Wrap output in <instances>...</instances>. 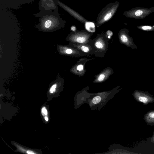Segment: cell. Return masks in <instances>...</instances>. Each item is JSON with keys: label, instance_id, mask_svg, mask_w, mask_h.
Listing matches in <instances>:
<instances>
[{"label": "cell", "instance_id": "cell-4", "mask_svg": "<svg viewBox=\"0 0 154 154\" xmlns=\"http://www.w3.org/2000/svg\"><path fill=\"white\" fill-rule=\"evenodd\" d=\"M154 11V7L147 8L135 7L125 11L123 15L126 17L136 19H143Z\"/></svg>", "mask_w": 154, "mask_h": 154}, {"label": "cell", "instance_id": "cell-7", "mask_svg": "<svg viewBox=\"0 0 154 154\" xmlns=\"http://www.w3.org/2000/svg\"><path fill=\"white\" fill-rule=\"evenodd\" d=\"M128 29H121L119 32V37L121 42L127 46L133 48H137V47L133 42L132 38L128 35Z\"/></svg>", "mask_w": 154, "mask_h": 154}, {"label": "cell", "instance_id": "cell-12", "mask_svg": "<svg viewBox=\"0 0 154 154\" xmlns=\"http://www.w3.org/2000/svg\"><path fill=\"white\" fill-rule=\"evenodd\" d=\"M84 24L85 29L89 32L93 33L95 32L96 24L93 22L87 20Z\"/></svg>", "mask_w": 154, "mask_h": 154}, {"label": "cell", "instance_id": "cell-17", "mask_svg": "<svg viewBox=\"0 0 154 154\" xmlns=\"http://www.w3.org/2000/svg\"><path fill=\"white\" fill-rule=\"evenodd\" d=\"M42 112L43 115H47V111L45 107L42 108Z\"/></svg>", "mask_w": 154, "mask_h": 154}, {"label": "cell", "instance_id": "cell-24", "mask_svg": "<svg viewBox=\"0 0 154 154\" xmlns=\"http://www.w3.org/2000/svg\"><path fill=\"white\" fill-rule=\"evenodd\" d=\"M71 29L72 31L75 32L76 30V28L75 27L72 26L71 28Z\"/></svg>", "mask_w": 154, "mask_h": 154}, {"label": "cell", "instance_id": "cell-18", "mask_svg": "<svg viewBox=\"0 0 154 154\" xmlns=\"http://www.w3.org/2000/svg\"><path fill=\"white\" fill-rule=\"evenodd\" d=\"M56 85L55 84L53 85L50 88V92L51 93H53L55 90L56 87Z\"/></svg>", "mask_w": 154, "mask_h": 154}, {"label": "cell", "instance_id": "cell-5", "mask_svg": "<svg viewBox=\"0 0 154 154\" xmlns=\"http://www.w3.org/2000/svg\"><path fill=\"white\" fill-rule=\"evenodd\" d=\"M134 99L139 103H142L144 105L154 102L153 95L147 91L135 90L132 93Z\"/></svg>", "mask_w": 154, "mask_h": 154}, {"label": "cell", "instance_id": "cell-3", "mask_svg": "<svg viewBox=\"0 0 154 154\" xmlns=\"http://www.w3.org/2000/svg\"><path fill=\"white\" fill-rule=\"evenodd\" d=\"M119 5L117 1L111 2L104 7L98 14L96 26L98 27L110 20L115 15Z\"/></svg>", "mask_w": 154, "mask_h": 154}, {"label": "cell", "instance_id": "cell-8", "mask_svg": "<svg viewBox=\"0 0 154 154\" xmlns=\"http://www.w3.org/2000/svg\"><path fill=\"white\" fill-rule=\"evenodd\" d=\"M38 4L40 10L58 11L57 5L54 0H40Z\"/></svg>", "mask_w": 154, "mask_h": 154}, {"label": "cell", "instance_id": "cell-22", "mask_svg": "<svg viewBox=\"0 0 154 154\" xmlns=\"http://www.w3.org/2000/svg\"><path fill=\"white\" fill-rule=\"evenodd\" d=\"M150 140L152 143H154V131L153 133V135L151 138Z\"/></svg>", "mask_w": 154, "mask_h": 154}, {"label": "cell", "instance_id": "cell-10", "mask_svg": "<svg viewBox=\"0 0 154 154\" xmlns=\"http://www.w3.org/2000/svg\"><path fill=\"white\" fill-rule=\"evenodd\" d=\"M91 34L86 31H75L72 34L75 41L79 43H84L85 42Z\"/></svg>", "mask_w": 154, "mask_h": 154}, {"label": "cell", "instance_id": "cell-13", "mask_svg": "<svg viewBox=\"0 0 154 154\" xmlns=\"http://www.w3.org/2000/svg\"><path fill=\"white\" fill-rule=\"evenodd\" d=\"M140 29L147 31H154V26L141 25L137 26Z\"/></svg>", "mask_w": 154, "mask_h": 154}, {"label": "cell", "instance_id": "cell-21", "mask_svg": "<svg viewBox=\"0 0 154 154\" xmlns=\"http://www.w3.org/2000/svg\"><path fill=\"white\" fill-rule=\"evenodd\" d=\"M107 34L108 36H112V32L110 30L108 31L107 32Z\"/></svg>", "mask_w": 154, "mask_h": 154}, {"label": "cell", "instance_id": "cell-16", "mask_svg": "<svg viewBox=\"0 0 154 154\" xmlns=\"http://www.w3.org/2000/svg\"><path fill=\"white\" fill-rule=\"evenodd\" d=\"M80 48L83 52L85 53H88L89 51V47L85 45H82L80 47Z\"/></svg>", "mask_w": 154, "mask_h": 154}, {"label": "cell", "instance_id": "cell-1", "mask_svg": "<svg viewBox=\"0 0 154 154\" xmlns=\"http://www.w3.org/2000/svg\"><path fill=\"white\" fill-rule=\"evenodd\" d=\"M116 88L112 90L96 93H89L82 91L78 92L74 98V108L77 109L84 103L89 104L91 110L102 108L107 102L112 99L120 90Z\"/></svg>", "mask_w": 154, "mask_h": 154}, {"label": "cell", "instance_id": "cell-25", "mask_svg": "<svg viewBox=\"0 0 154 154\" xmlns=\"http://www.w3.org/2000/svg\"><path fill=\"white\" fill-rule=\"evenodd\" d=\"M45 120L46 121H48V119L47 117H46V116L45 117Z\"/></svg>", "mask_w": 154, "mask_h": 154}, {"label": "cell", "instance_id": "cell-6", "mask_svg": "<svg viewBox=\"0 0 154 154\" xmlns=\"http://www.w3.org/2000/svg\"><path fill=\"white\" fill-rule=\"evenodd\" d=\"M56 4L60 7L70 14L80 22L85 23L88 20L74 10L72 9L59 0H54Z\"/></svg>", "mask_w": 154, "mask_h": 154}, {"label": "cell", "instance_id": "cell-19", "mask_svg": "<svg viewBox=\"0 0 154 154\" xmlns=\"http://www.w3.org/2000/svg\"><path fill=\"white\" fill-rule=\"evenodd\" d=\"M83 66L81 64L79 65L77 67V70L79 71L82 70L83 69Z\"/></svg>", "mask_w": 154, "mask_h": 154}, {"label": "cell", "instance_id": "cell-20", "mask_svg": "<svg viewBox=\"0 0 154 154\" xmlns=\"http://www.w3.org/2000/svg\"><path fill=\"white\" fill-rule=\"evenodd\" d=\"M72 50L70 49H68L66 51V52L67 54H71L72 52Z\"/></svg>", "mask_w": 154, "mask_h": 154}, {"label": "cell", "instance_id": "cell-15", "mask_svg": "<svg viewBox=\"0 0 154 154\" xmlns=\"http://www.w3.org/2000/svg\"><path fill=\"white\" fill-rule=\"evenodd\" d=\"M106 75L104 73L100 74L98 77L97 82H100L103 81L106 77Z\"/></svg>", "mask_w": 154, "mask_h": 154}, {"label": "cell", "instance_id": "cell-11", "mask_svg": "<svg viewBox=\"0 0 154 154\" xmlns=\"http://www.w3.org/2000/svg\"><path fill=\"white\" fill-rule=\"evenodd\" d=\"M143 119L147 125H154V110L148 112L144 115Z\"/></svg>", "mask_w": 154, "mask_h": 154}, {"label": "cell", "instance_id": "cell-23", "mask_svg": "<svg viewBox=\"0 0 154 154\" xmlns=\"http://www.w3.org/2000/svg\"><path fill=\"white\" fill-rule=\"evenodd\" d=\"M27 153L29 154H35V153L29 150L27 151Z\"/></svg>", "mask_w": 154, "mask_h": 154}, {"label": "cell", "instance_id": "cell-14", "mask_svg": "<svg viewBox=\"0 0 154 154\" xmlns=\"http://www.w3.org/2000/svg\"><path fill=\"white\" fill-rule=\"evenodd\" d=\"M95 46L99 49H102L103 48L104 45L101 41H97L95 43Z\"/></svg>", "mask_w": 154, "mask_h": 154}, {"label": "cell", "instance_id": "cell-9", "mask_svg": "<svg viewBox=\"0 0 154 154\" xmlns=\"http://www.w3.org/2000/svg\"><path fill=\"white\" fill-rule=\"evenodd\" d=\"M121 145L118 144H114L111 145L108 148L109 150L106 152L98 153V154H133L137 153L132 152L126 149L121 148Z\"/></svg>", "mask_w": 154, "mask_h": 154}, {"label": "cell", "instance_id": "cell-2", "mask_svg": "<svg viewBox=\"0 0 154 154\" xmlns=\"http://www.w3.org/2000/svg\"><path fill=\"white\" fill-rule=\"evenodd\" d=\"M34 15L40 17L39 20L41 24L46 29L56 25H63L66 22L61 18L58 11L41 10L38 13Z\"/></svg>", "mask_w": 154, "mask_h": 154}]
</instances>
